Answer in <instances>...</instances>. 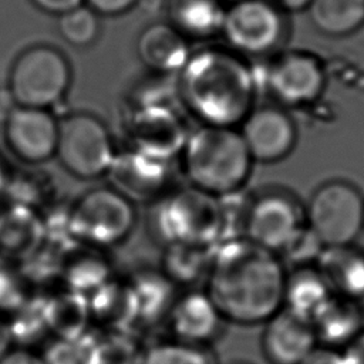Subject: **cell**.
Wrapping results in <instances>:
<instances>
[{
  "instance_id": "603a6c76",
  "label": "cell",
  "mask_w": 364,
  "mask_h": 364,
  "mask_svg": "<svg viewBox=\"0 0 364 364\" xmlns=\"http://www.w3.org/2000/svg\"><path fill=\"white\" fill-rule=\"evenodd\" d=\"M331 294L314 266L293 267L286 277L283 309L311 321Z\"/></svg>"
},
{
  "instance_id": "d590c367",
  "label": "cell",
  "mask_w": 364,
  "mask_h": 364,
  "mask_svg": "<svg viewBox=\"0 0 364 364\" xmlns=\"http://www.w3.org/2000/svg\"><path fill=\"white\" fill-rule=\"evenodd\" d=\"M301 364H344V360L340 350L318 344Z\"/></svg>"
},
{
  "instance_id": "ffe728a7",
  "label": "cell",
  "mask_w": 364,
  "mask_h": 364,
  "mask_svg": "<svg viewBox=\"0 0 364 364\" xmlns=\"http://www.w3.org/2000/svg\"><path fill=\"white\" fill-rule=\"evenodd\" d=\"M320 346L343 348L364 328V311L360 300L331 294L311 318Z\"/></svg>"
},
{
  "instance_id": "484cf974",
  "label": "cell",
  "mask_w": 364,
  "mask_h": 364,
  "mask_svg": "<svg viewBox=\"0 0 364 364\" xmlns=\"http://www.w3.org/2000/svg\"><path fill=\"white\" fill-rule=\"evenodd\" d=\"M307 10L314 27L331 37L351 34L364 24V0H311Z\"/></svg>"
},
{
  "instance_id": "e0dca14e",
  "label": "cell",
  "mask_w": 364,
  "mask_h": 364,
  "mask_svg": "<svg viewBox=\"0 0 364 364\" xmlns=\"http://www.w3.org/2000/svg\"><path fill=\"white\" fill-rule=\"evenodd\" d=\"M169 161L158 159L134 148L117 152L107 175L112 185L127 198H155L165 192L169 181Z\"/></svg>"
},
{
  "instance_id": "ac0fdd59",
  "label": "cell",
  "mask_w": 364,
  "mask_h": 364,
  "mask_svg": "<svg viewBox=\"0 0 364 364\" xmlns=\"http://www.w3.org/2000/svg\"><path fill=\"white\" fill-rule=\"evenodd\" d=\"M141 63L154 73H179L189 60L186 37L171 23H154L145 27L136 40Z\"/></svg>"
},
{
  "instance_id": "ab89813d",
  "label": "cell",
  "mask_w": 364,
  "mask_h": 364,
  "mask_svg": "<svg viewBox=\"0 0 364 364\" xmlns=\"http://www.w3.org/2000/svg\"><path fill=\"white\" fill-rule=\"evenodd\" d=\"M11 331H10V323L4 321V318L0 314V357L10 350L11 344Z\"/></svg>"
},
{
  "instance_id": "9c48e42d",
  "label": "cell",
  "mask_w": 364,
  "mask_h": 364,
  "mask_svg": "<svg viewBox=\"0 0 364 364\" xmlns=\"http://www.w3.org/2000/svg\"><path fill=\"white\" fill-rule=\"evenodd\" d=\"M304 228V209L280 191L256 196L243 218V237L280 255Z\"/></svg>"
},
{
  "instance_id": "f546056e",
  "label": "cell",
  "mask_w": 364,
  "mask_h": 364,
  "mask_svg": "<svg viewBox=\"0 0 364 364\" xmlns=\"http://www.w3.org/2000/svg\"><path fill=\"white\" fill-rule=\"evenodd\" d=\"M139 364H215V358L208 347L172 340L148 348Z\"/></svg>"
},
{
  "instance_id": "f1b7e54d",
  "label": "cell",
  "mask_w": 364,
  "mask_h": 364,
  "mask_svg": "<svg viewBox=\"0 0 364 364\" xmlns=\"http://www.w3.org/2000/svg\"><path fill=\"white\" fill-rule=\"evenodd\" d=\"M215 247L188 245H168L164 256L162 273L179 284H193L206 279Z\"/></svg>"
},
{
  "instance_id": "ee69618b",
  "label": "cell",
  "mask_w": 364,
  "mask_h": 364,
  "mask_svg": "<svg viewBox=\"0 0 364 364\" xmlns=\"http://www.w3.org/2000/svg\"><path fill=\"white\" fill-rule=\"evenodd\" d=\"M230 364H247V363H242V361H235V363H230Z\"/></svg>"
},
{
  "instance_id": "8d00e7d4",
  "label": "cell",
  "mask_w": 364,
  "mask_h": 364,
  "mask_svg": "<svg viewBox=\"0 0 364 364\" xmlns=\"http://www.w3.org/2000/svg\"><path fill=\"white\" fill-rule=\"evenodd\" d=\"M0 364H46L43 355L26 348H10L0 357Z\"/></svg>"
},
{
  "instance_id": "cb8c5ba5",
  "label": "cell",
  "mask_w": 364,
  "mask_h": 364,
  "mask_svg": "<svg viewBox=\"0 0 364 364\" xmlns=\"http://www.w3.org/2000/svg\"><path fill=\"white\" fill-rule=\"evenodd\" d=\"M171 24L191 38H208L222 28L220 0H166Z\"/></svg>"
},
{
  "instance_id": "30bf717a",
  "label": "cell",
  "mask_w": 364,
  "mask_h": 364,
  "mask_svg": "<svg viewBox=\"0 0 364 364\" xmlns=\"http://www.w3.org/2000/svg\"><path fill=\"white\" fill-rule=\"evenodd\" d=\"M283 30V17L273 1L233 0L225 9L220 33L236 51L260 55L280 43Z\"/></svg>"
},
{
  "instance_id": "4fadbf2b",
  "label": "cell",
  "mask_w": 364,
  "mask_h": 364,
  "mask_svg": "<svg viewBox=\"0 0 364 364\" xmlns=\"http://www.w3.org/2000/svg\"><path fill=\"white\" fill-rule=\"evenodd\" d=\"M4 138L18 159L43 164L55 156L58 119L51 109L13 105L4 115Z\"/></svg>"
},
{
  "instance_id": "9a60e30c",
  "label": "cell",
  "mask_w": 364,
  "mask_h": 364,
  "mask_svg": "<svg viewBox=\"0 0 364 364\" xmlns=\"http://www.w3.org/2000/svg\"><path fill=\"white\" fill-rule=\"evenodd\" d=\"M166 321L173 340L208 347L220 336L225 318L206 291L189 290L175 299Z\"/></svg>"
},
{
  "instance_id": "8992f818",
  "label": "cell",
  "mask_w": 364,
  "mask_h": 364,
  "mask_svg": "<svg viewBox=\"0 0 364 364\" xmlns=\"http://www.w3.org/2000/svg\"><path fill=\"white\" fill-rule=\"evenodd\" d=\"M135 220L131 199L114 186L87 191L74 202L67 215L68 232L75 240L98 249L127 240Z\"/></svg>"
},
{
  "instance_id": "5bb4252c",
  "label": "cell",
  "mask_w": 364,
  "mask_h": 364,
  "mask_svg": "<svg viewBox=\"0 0 364 364\" xmlns=\"http://www.w3.org/2000/svg\"><path fill=\"white\" fill-rule=\"evenodd\" d=\"M240 134L253 161L272 164L294 148L297 129L286 109L274 105L253 108L240 124Z\"/></svg>"
},
{
  "instance_id": "e575fe53",
  "label": "cell",
  "mask_w": 364,
  "mask_h": 364,
  "mask_svg": "<svg viewBox=\"0 0 364 364\" xmlns=\"http://www.w3.org/2000/svg\"><path fill=\"white\" fill-rule=\"evenodd\" d=\"M85 4L94 10L97 14L102 16H118L134 6H136L138 0H84Z\"/></svg>"
},
{
  "instance_id": "3957f363",
  "label": "cell",
  "mask_w": 364,
  "mask_h": 364,
  "mask_svg": "<svg viewBox=\"0 0 364 364\" xmlns=\"http://www.w3.org/2000/svg\"><path fill=\"white\" fill-rule=\"evenodd\" d=\"M179 155L189 185L219 198L239 192L255 162L236 127L202 124L189 132Z\"/></svg>"
},
{
  "instance_id": "7bdbcfd3",
  "label": "cell",
  "mask_w": 364,
  "mask_h": 364,
  "mask_svg": "<svg viewBox=\"0 0 364 364\" xmlns=\"http://www.w3.org/2000/svg\"><path fill=\"white\" fill-rule=\"evenodd\" d=\"M9 185V176L7 172L4 171V166L0 162V192H3Z\"/></svg>"
},
{
  "instance_id": "8fae6325",
  "label": "cell",
  "mask_w": 364,
  "mask_h": 364,
  "mask_svg": "<svg viewBox=\"0 0 364 364\" xmlns=\"http://www.w3.org/2000/svg\"><path fill=\"white\" fill-rule=\"evenodd\" d=\"M128 134L131 148L164 161L179 155L189 135L169 104H138L128 118Z\"/></svg>"
},
{
  "instance_id": "60d3db41",
  "label": "cell",
  "mask_w": 364,
  "mask_h": 364,
  "mask_svg": "<svg viewBox=\"0 0 364 364\" xmlns=\"http://www.w3.org/2000/svg\"><path fill=\"white\" fill-rule=\"evenodd\" d=\"M166 4V0H138L136 6L145 13H158L164 6Z\"/></svg>"
},
{
  "instance_id": "b9f144b4",
  "label": "cell",
  "mask_w": 364,
  "mask_h": 364,
  "mask_svg": "<svg viewBox=\"0 0 364 364\" xmlns=\"http://www.w3.org/2000/svg\"><path fill=\"white\" fill-rule=\"evenodd\" d=\"M277 7H283L286 10H301L307 9L311 0H272Z\"/></svg>"
},
{
  "instance_id": "277c9868",
  "label": "cell",
  "mask_w": 364,
  "mask_h": 364,
  "mask_svg": "<svg viewBox=\"0 0 364 364\" xmlns=\"http://www.w3.org/2000/svg\"><path fill=\"white\" fill-rule=\"evenodd\" d=\"M155 235L168 245L216 247L229 226L223 198L192 185L168 192L151 218Z\"/></svg>"
},
{
  "instance_id": "d4e9b609",
  "label": "cell",
  "mask_w": 364,
  "mask_h": 364,
  "mask_svg": "<svg viewBox=\"0 0 364 364\" xmlns=\"http://www.w3.org/2000/svg\"><path fill=\"white\" fill-rule=\"evenodd\" d=\"M100 250L81 243L80 249L67 253L61 272L68 289L82 294L92 293L111 277L108 262Z\"/></svg>"
},
{
  "instance_id": "44dd1931",
  "label": "cell",
  "mask_w": 364,
  "mask_h": 364,
  "mask_svg": "<svg viewBox=\"0 0 364 364\" xmlns=\"http://www.w3.org/2000/svg\"><path fill=\"white\" fill-rule=\"evenodd\" d=\"M91 321L111 330H124L136 323V304L128 280L109 277L88 297Z\"/></svg>"
},
{
  "instance_id": "7c38bea8",
  "label": "cell",
  "mask_w": 364,
  "mask_h": 364,
  "mask_svg": "<svg viewBox=\"0 0 364 364\" xmlns=\"http://www.w3.org/2000/svg\"><path fill=\"white\" fill-rule=\"evenodd\" d=\"M270 95L286 107H306L318 100L326 85L321 63L311 54L293 51L280 55L267 70Z\"/></svg>"
},
{
  "instance_id": "d6a6232c",
  "label": "cell",
  "mask_w": 364,
  "mask_h": 364,
  "mask_svg": "<svg viewBox=\"0 0 364 364\" xmlns=\"http://www.w3.org/2000/svg\"><path fill=\"white\" fill-rule=\"evenodd\" d=\"M323 249L324 246L304 223V228L300 230V233L279 256L282 260L284 259L286 262L293 264V267L313 266Z\"/></svg>"
},
{
  "instance_id": "ba28073f",
  "label": "cell",
  "mask_w": 364,
  "mask_h": 364,
  "mask_svg": "<svg viewBox=\"0 0 364 364\" xmlns=\"http://www.w3.org/2000/svg\"><path fill=\"white\" fill-rule=\"evenodd\" d=\"M115 155L112 135L97 115L80 111L58 121L55 156L71 175L80 179L107 175Z\"/></svg>"
},
{
  "instance_id": "2e32d148",
  "label": "cell",
  "mask_w": 364,
  "mask_h": 364,
  "mask_svg": "<svg viewBox=\"0 0 364 364\" xmlns=\"http://www.w3.org/2000/svg\"><path fill=\"white\" fill-rule=\"evenodd\" d=\"M260 343L269 364H301L318 346L311 321L286 309L264 323Z\"/></svg>"
},
{
  "instance_id": "7a4b0ae2",
  "label": "cell",
  "mask_w": 364,
  "mask_h": 364,
  "mask_svg": "<svg viewBox=\"0 0 364 364\" xmlns=\"http://www.w3.org/2000/svg\"><path fill=\"white\" fill-rule=\"evenodd\" d=\"M179 74L181 101L203 125L236 127L255 108L253 74L229 53H196Z\"/></svg>"
},
{
  "instance_id": "4dcf8cb0",
  "label": "cell",
  "mask_w": 364,
  "mask_h": 364,
  "mask_svg": "<svg viewBox=\"0 0 364 364\" xmlns=\"http://www.w3.org/2000/svg\"><path fill=\"white\" fill-rule=\"evenodd\" d=\"M58 31L68 44L74 47H87L98 37V14L87 4H81L58 16Z\"/></svg>"
},
{
  "instance_id": "4316f807",
  "label": "cell",
  "mask_w": 364,
  "mask_h": 364,
  "mask_svg": "<svg viewBox=\"0 0 364 364\" xmlns=\"http://www.w3.org/2000/svg\"><path fill=\"white\" fill-rule=\"evenodd\" d=\"M128 282L136 304V321H154L168 314L176 297L173 283L162 272H142Z\"/></svg>"
},
{
  "instance_id": "836d02e7",
  "label": "cell",
  "mask_w": 364,
  "mask_h": 364,
  "mask_svg": "<svg viewBox=\"0 0 364 364\" xmlns=\"http://www.w3.org/2000/svg\"><path fill=\"white\" fill-rule=\"evenodd\" d=\"M24 303V287L17 274L0 270V314L18 311Z\"/></svg>"
},
{
  "instance_id": "7402d4cb",
  "label": "cell",
  "mask_w": 364,
  "mask_h": 364,
  "mask_svg": "<svg viewBox=\"0 0 364 364\" xmlns=\"http://www.w3.org/2000/svg\"><path fill=\"white\" fill-rule=\"evenodd\" d=\"M41 314L47 330L57 338L84 336L91 321L88 296L65 287L41 306Z\"/></svg>"
},
{
  "instance_id": "d6986e66",
  "label": "cell",
  "mask_w": 364,
  "mask_h": 364,
  "mask_svg": "<svg viewBox=\"0 0 364 364\" xmlns=\"http://www.w3.org/2000/svg\"><path fill=\"white\" fill-rule=\"evenodd\" d=\"M313 266L333 294L364 297V253L353 245L324 247Z\"/></svg>"
},
{
  "instance_id": "f35d334b",
  "label": "cell",
  "mask_w": 364,
  "mask_h": 364,
  "mask_svg": "<svg viewBox=\"0 0 364 364\" xmlns=\"http://www.w3.org/2000/svg\"><path fill=\"white\" fill-rule=\"evenodd\" d=\"M37 9L48 13L61 16L84 3V0H30Z\"/></svg>"
},
{
  "instance_id": "5b68a950",
  "label": "cell",
  "mask_w": 364,
  "mask_h": 364,
  "mask_svg": "<svg viewBox=\"0 0 364 364\" xmlns=\"http://www.w3.org/2000/svg\"><path fill=\"white\" fill-rule=\"evenodd\" d=\"M71 85V67L57 48L37 44L21 51L11 64L7 92L21 107L51 109Z\"/></svg>"
},
{
  "instance_id": "52a82bcc",
  "label": "cell",
  "mask_w": 364,
  "mask_h": 364,
  "mask_svg": "<svg viewBox=\"0 0 364 364\" xmlns=\"http://www.w3.org/2000/svg\"><path fill=\"white\" fill-rule=\"evenodd\" d=\"M304 223L324 247L353 245L364 232V198L350 182L328 181L311 193Z\"/></svg>"
},
{
  "instance_id": "74e56055",
  "label": "cell",
  "mask_w": 364,
  "mask_h": 364,
  "mask_svg": "<svg viewBox=\"0 0 364 364\" xmlns=\"http://www.w3.org/2000/svg\"><path fill=\"white\" fill-rule=\"evenodd\" d=\"M340 351L344 364H364V328Z\"/></svg>"
},
{
  "instance_id": "6da1fadb",
  "label": "cell",
  "mask_w": 364,
  "mask_h": 364,
  "mask_svg": "<svg viewBox=\"0 0 364 364\" xmlns=\"http://www.w3.org/2000/svg\"><path fill=\"white\" fill-rule=\"evenodd\" d=\"M286 277L279 255L233 236L215 247L205 291L225 321L255 326L283 309Z\"/></svg>"
},
{
  "instance_id": "1f68e13d",
  "label": "cell",
  "mask_w": 364,
  "mask_h": 364,
  "mask_svg": "<svg viewBox=\"0 0 364 364\" xmlns=\"http://www.w3.org/2000/svg\"><path fill=\"white\" fill-rule=\"evenodd\" d=\"M46 364H98V346L80 336L57 338L43 355Z\"/></svg>"
},
{
  "instance_id": "83f0119b",
  "label": "cell",
  "mask_w": 364,
  "mask_h": 364,
  "mask_svg": "<svg viewBox=\"0 0 364 364\" xmlns=\"http://www.w3.org/2000/svg\"><path fill=\"white\" fill-rule=\"evenodd\" d=\"M41 223L33 209L16 205L0 216V249L4 253L20 256L38 243Z\"/></svg>"
}]
</instances>
